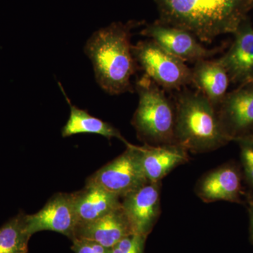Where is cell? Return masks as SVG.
Instances as JSON below:
<instances>
[{
  "label": "cell",
  "mask_w": 253,
  "mask_h": 253,
  "mask_svg": "<svg viewBox=\"0 0 253 253\" xmlns=\"http://www.w3.org/2000/svg\"><path fill=\"white\" fill-rule=\"evenodd\" d=\"M221 127L231 141L253 131V81L228 92L217 108Z\"/></svg>",
  "instance_id": "7"
},
{
  "label": "cell",
  "mask_w": 253,
  "mask_h": 253,
  "mask_svg": "<svg viewBox=\"0 0 253 253\" xmlns=\"http://www.w3.org/2000/svg\"><path fill=\"white\" fill-rule=\"evenodd\" d=\"M241 148V159L244 176L253 191V145L245 141H236Z\"/></svg>",
  "instance_id": "20"
},
{
  "label": "cell",
  "mask_w": 253,
  "mask_h": 253,
  "mask_svg": "<svg viewBox=\"0 0 253 253\" xmlns=\"http://www.w3.org/2000/svg\"><path fill=\"white\" fill-rule=\"evenodd\" d=\"M174 105L176 144L199 154L214 151L231 141L221 127L217 109L199 91H183Z\"/></svg>",
  "instance_id": "3"
},
{
  "label": "cell",
  "mask_w": 253,
  "mask_h": 253,
  "mask_svg": "<svg viewBox=\"0 0 253 253\" xmlns=\"http://www.w3.org/2000/svg\"><path fill=\"white\" fill-rule=\"evenodd\" d=\"M136 89L139 104L131 124L138 138L150 146L176 144L175 105L145 75L136 82Z\"/></svg>",
  "instance_id": "4"
},
{
  "label": "cell",
  "mask_w": 253,
  "mask_h": 253,
  "mask_svg": "<svg viewBox=\"0 0 253 253\" xmlns=\"http://www.w3.org/2000/svg\"><path fill=\"white\" fill-rule=\"evenodd\" d=\"M131 234L134 231L121 206L96 220L78 226L73 239L94 241L111 249Z\"/></svg>",
  "instance_id": "13"
},
{
  "label": "cell",
  "mask_w": 253,
  "mask_h": 253,
  "mask_svg": "<svg viewBox=\"0 0 253 253\" xmlns=\"http://www.w3.org/2000/svg\"><path fill=\"white\" fill-rule=\"evenodd\" d=\"M26 214L19 212L0 227V253H28L32 236L26 229Z\"/></svg>",
  "instance_id": "18"
},
{
  "label": "cell",
  "mask_w": 253,
  "mask_h": 253,
  "mask_svg": "<svg viewBox=\"0 0 253 253\" xmlns=\"http://www.w3.org/2000/svg\"><path fill=\"white\" fill-rule=\"evenodd\" d=\"M121 199L133 231L146 237L161 211V181H148Z\"/></svg>",
  "instance_id": "10"
},
{
  "label": "cell",
  "mask_w": 253,
  "mask_h": 253,
  "mask_svg": "<svg viewBox=\"0 0 253 253\" xmlns=\"http://www.w3.org/2000/svg\"><path fill=\"white\" fill-rule=\"evenodd\" d=\"M141 34L185 63L208 59L217 52V49L205 47L189 32L161 21L149 25Z\"/></svg>",
  "instance_id": "8"
},
{
  "label": "cell",
  "mask_w": 253,
  "mask_h": 253,
  "mask_svg": "<svg viewBox=\"0 0 253 253\" xmlns=\"http://www.w3.org/2000/svg\"><path fill=\"white\" fill-rule=\"evenodd\" d=\"M148 181L139 146L129 144L122 154L89 176L86 184L99 186L122 199Z\"/></svg>",
  "instance_id": "6"
},
{
  "label": "cell",
  "mask_w": 253,
  "mask_h": 253,
  "mask_svg": "<svg viewBox=\"0 0 253 253\" xmlns=\"http://www.w3.org/2000/svg\"><path fill=\"white\" fill-rule=\"evenodd\" d=\"M245 141V142L249 143V144L253 145V131L248 134V135L245 136L244 137L241 138V139H238L236 141Z\"/></svg>",
  "instance_id": "23"
},
{
  "label": "cell",
  "mask_w": 253,
  "mask_h": 253,
  "mask_svg": "<svg viewBox=\"0 0 253 253\" xmlns=\"http://www.w3.org/2000/svg\"><path fill=\"white\" fill-rule=\"evenodd\" d=\"M161 22L185 30L200 42L234 34L253 0H156Z\"/></svg>",
  "instance_id": "1"
},
{
  "label": "cell",
  "mask_w": 253,
  "mask_h": 253,
  "mask_svg": "<svg viewBox=\"0 0 253 253\" xmlns=\"http://www.w3.org/2000/svg\"><path fill=\"white\" fill-rule=\"evenodd\" d=\"M145 236L131 234L110 249L111 253H143Z\"/></svg>",
  "instance_id": "19"
},
{
  "label": "cell",
  "mask_w": 253,
  "mask_h": 253,
  "mask_svg": "<svg viewBox=\"0 0 253 253\" xmlns=\"http://www.w3.org/2000/svg\"><path fill=\"white\" fill-rule=\"evenodd\" d=\"M131 23H113L93 33L84 51L92 63L95 79L111 95L132 91L131 77L138 65L130 42Z\"/></svg>",
  "instance_id": "2"
},
{
  "label": "cell",
  "mask_w": 253,
  "mask_h": 253,
  "mask_svg": "<svg viewBox=\"0 0 253 253\" xmlns=\"http://www.w3.org/2000/svg\"><path fill=\"white\" fill-rule=\"evenodd\" d=\"M234 36L230 48L218 61L225 68L230 81L239 86L253 81V28L249 18Z\"/></svg>",
  "instance_id": "11"
},
{
  "label": "cell",
  "mask_w": 253,
  "mask_h": 253,
  "mask_svg": "<svg viewBox=\"0 0 253 253\" xmlns=\"http://www.w3.org/2000/svg\"><path fill=\"white\" fill-rule=\"evenodd\" d=\"M191 84L217 109L227 94L230 78L218 59H204L195 63Z\"/></svg>",
  "instance_id": "16"
},
{
  "label": "cell",
  "mask_w": 253,
  "mask_h": 253,
  "mask_svg": "<svg viewBox=\"0 0 253 253\" xmlns=\"http://www.w3.org/2000/svg\"><path fill=\"white\" fill-rule=\"evenodd\" d=\"M72 194L77 226L96 220L122 206L119 196L91 184H86Z\"/></svg>",
  "instance_id": "14"
},
{
  "label": "cell",
  "mask_w": 253,
  "mask_h": 253,
  "mask_svg": "<svg viewBox=\"0 0 253 253\" xmlns=\"http://www.w3.org/2000/svg\"><path fill=\"white\" fill-rule=\"evenodd\" d=\"M132 52L138 67L162 89L179 90L191 84V68L151 40L132 45Z\"/></svg>",
  "instance_id": "5"
},
{
  "label": "cell",
  "mask_w": 253,
  "mask_h": 253,
  "mask_svg": "<svg viewBox=\"0 0 253 253\" xmlns=\"http://www.w3.org/2000/svg\"><path fill=\"white\" fill-rule=\"evenodd\" d=\"M61 89L66 96L71 109L69 119L61 131L63 137H68L82 133H88L99 134L107 138L108 139L117 138L124 142L126 146L130 144L123 137L117 128L112 125L91 116L85 110L79 109L71 104L70 99L66 96V93L63 91V88L61 87Z\"/></svg>",
  "instance_id": "17"
},
{
  "label": "cell",
  "mask_w": 253,
  "mask_h": 253,
  "mask_svg": "<svg viewBox=\"0 0 253 253\" xmlns=\"http://www.w3.org/2000/svg\"><path fill=\"white\" fill-rule=\"evenodd\" d=\"M141 163L148 181H161L173 169L189 161L188 151L177 144L139 146Z\"/></svg>",
  "instance_id": "15"
},
{
  "label": "cell",
  "mask_w": 253,
  "mask_h": 253,
  "mask_svg": "<svg viewBox=\"0 0 253 253\" xmlns=\"http://www.w3.org/2000/svg\"><path fill=\"white\" fill-rule=\"evenodd\" d=\"M249 212L250 219H251V231L253 237V199H250L249 201Z\"/></svg>",
  "instance_id": "22"
},
{
  "label": "cell",
  "mask_w": 253,
  "mask_h": 253,
  "mask_svg": "<svg viewBox=\"0 0 253 253\" xmlns=\"http://www.w3.org/2000/svg\"><path fill=\"white\" fill-rule=\"evenodd\" d=\"M242 175L239 168L229 163L211 171L198 181L196 193L205 203L241 202Z\"/></svg>",
  "instance_id": "12"
},
{
  "label": "cell",
  "mask_w": 253,
  "mask_h": 253,
  "mask_svg": "<svg viewBox=\"0 0 253 253\" xmlns=\"http://www.w3.org/2000/svg\"><path fill=\"white\" fill-rule=\"evenodd\" d=\"M26 224L31 236L39 231H51L72 240L78 225L72 193L53 195L39 212L26 214Z\"/></svg>",
  "instance_id": "9"
},
{
  "label": "cell",
  "mask_w": 253,
  "mask_h": 253,
  "mask_svg": "<svg viewBox=\"0 0 253 253\" xmlns=\"http://www.w3.org/2000/svg\"><path fill=\"white\" fill-rule=\"evenodd\" d=\"M72 242L71 249L75 253H111L110 249L94 241L74 239Z\"/></svg>",
  "instance_id": "21"
}]
</instances>
